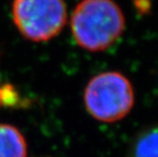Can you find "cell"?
Instances as JSON below:
<instances>
[{
    "label": "cell",
    "instance_id": "obj_1",
    "mask_svg": "<svg viewBox=\"0 0 158 157\" xmlns=\"http://www.w3.org/2000/svg\"><path fill=\"white\" fill-rule=\"evenodd\" d=\"M70 27L80 47L100 52L110 48L122 37L126 19L113 0H82L73 9Z\"/></svg>",
    "mask_w": 158,
    "mask_h": 157
},
{
    "label": "cell",
    "instance_id": "obj_2",
    "mask_svg": "<svg viewBox=\"0 0 158 157\" xmlns=\"http://www.w3.org/2000/svg\"><path fill=\"white\" fill-rule=\"evenodd\" d=\"M84 102L89 114L97 121L108 123L118 122L134 107V87L122 72H100L87 85Z\"/></svg>",
    "mask_w": 158,
    "mask_h": 157
},
{
    "label": "cell",
    "instance_id": "obj_3",
    "mask_svg": "<svg viewBox=\"0 0 158 157\" xmlns=\"http://www.w3.org/2000/svg\"><path fill=\"white\" fill-rule=\"evenodd\" d=\"M68 12L64 0H13L12 19L19 33L34 42H46L63 29Z\"/></svg>",
    "mask_w": 158,
    "mask_h": 157
},
{
    "label": "cell",
    "instance_id": "obj_4",
    "mask_svg": "<svg viewBox=\"0 0 158 157\" xmlns=\"http://www.w3.org/2000/svg\"><path fill=\"white\" fill-rule=\"evenodd\" d=\"M27 143L15 126L0 123V157H27Z\"/></svg>",
    "mask_w": 158,
    "mask_h": 157
},
{
    "label": "cell",
    "instance_id": "obj_5",
    "mask_svg": "<svg viewBox=\"0 0 158 157\" xmlns=\"http://www.w3.org/2000/svg\"><path fill=\"white\" fill-rule=\"evenodd\" d=\"M127 157H158V126H149L138 134Z\"/></svg>",
    "mask_w": 158,
    "mask_h": 157
},
{
    "label": "cell",
    "instance_id": "obj_6",
    "mask_svg": "<svg viewBox=\"0 0 158 157\" xmlns=\"http://www.w3.org/2000/svg\"><path fill=\"white\" fill-rule=\"evenodd\" d=\"M18 98L12 89H9L0 84V105L2 104H13Z\"/></svg>",
    "mask_w": 158,
    "mask_h": 157
}]
</instances>
